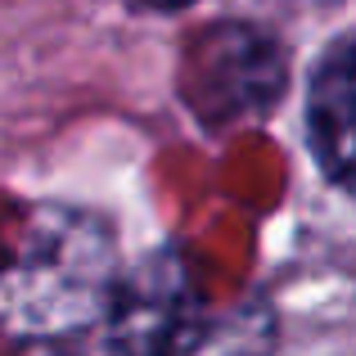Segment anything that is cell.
Wrapping results in <instances>:
<instances>
[{"instance_id":"cell-5","label":"cell","mask_w":356,"mask_h":356,"mask_svg":"<svg viewBox=\"0 0 356 356\" xmlns=\"http://www.w3.org/2000/svg\"><path fill=\"white\" fill-rule=\"evenodd\" d=\"M140 9H154V14H172V9H190L194 0H136Z\"/></svg>"},{"instance_id":"cell-1","label":"cell","mask_w":356,"mask_h":356,"mask_svg":"<svg viewBox=\"0 0 356 356\" xmlns=\"http://www.w3.org/2000/svg\"><path fill=\"white\" fill-rule=\"evenodd\" d=\"M118 239L77 208H36L0 266V330L14 339H72L104 325L118 298Z\"/></svg>"},{"instance_id":"cell-2","label":"cell","mask_w":356,"mask_h":356,"mask_svg":"<svg viewBox=\"0 0 356 356\" xmlns=\"http://www.w3.org/2000/svg\"><path fill=\"white\" fill-rule=\"evenodd\" d=\"M181 95L203 127L252 122L284 95V50L257 27L217 23L185 50Z\"/></svg>"},{"instance_id":"cell-4","label":"cell","mask_w":356,"mask_h":356,"mask_svg":"<svg viewBox=\"0 0 356 356\" xmlns=\"http://www.w3.org/2000/svg\"><path fill=\"white\" fill-rule=\"evenodd\" d=\"M312 149L334 181L356 190V41L339 45L312 81Z\"/></svg>"},{"instance_id":"cell-3","label":"cell","mask_w":356,"mask_h":356,"mask_svg":"<svg viewBox=\"0 0 356 356\" xmlns=\"http://www.w3.org/2000/svg\"><path fill=\"white\" fill-rule=\"evenodd\" d=\"M190 280L176 252H154L131 280H118V298L108 307V343L131 352H154L181 343V325H190Z\"/></svg>"}]
</instances>
